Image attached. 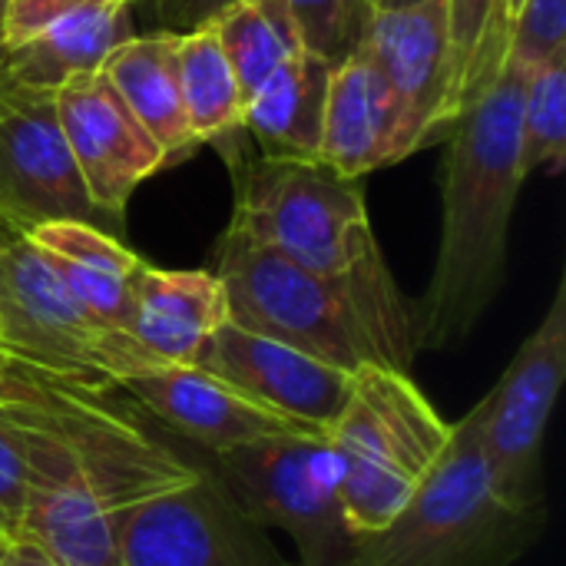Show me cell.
<instances>
[{"instance_id": "836d02e7", "label": "cell", "mask_w": 566, "mask_h": 566, "mask_svg": "<svg viewBox=\"0 0 566 566\" xmlns=\"http://www.w3.org/2000/svg\"><path fill=\"white\" fill-rule=\"evenodd\" d=\"M3 0H0V63H3Z\"/></svg>"}, {"instance_id": "8fae6325", "label": "cell", "mask_w": 566, "mask_h": 566, "mask_svg": "<svg viewBox=\"0 0 566 566\" xmlns=\"http://www.w3.org/2000/svg\"><path fill=\"white\" fill-rule=\"evenodd\" d=\"M46 222L113 226L83 189L53 93L0 73V232L27 235Z\"/></svg>"}, {"instance_id": "83f0119b", "label": "cell", "mask_w": 566, "mask_h": 566, "mask_svg": "<svg viewBox=\"0 0 566 566\" xmlns=\"http://www.w3.org/2000/svg\"><path fill=\"white\" fill-rule=\"evenodd\" d=\"M564 53L566 0H521L507 30V56L534 70Z\"/></svg>"}, {"instance_id": "d6a6232c", "label": "cell", "mask_w": 566, "mask_h": 566, "mask_svg": "<svg viewBox=\"0 0 566 566\" xmlns=\"http://www.w3.org/2000/svg\"><path fill=\"white\" fill-rule=\"evenodd\" d=\"M10 537H13V534H10L7 527H0V560H3V551H7V544H10Z\"/></svg>"}, {"instance_id": "5b68a950", "label": "cell", "mask_w": 566, "mask_h": 566, "mask_svg": "<svg viewBox=\"0 0 566 566\" xmlns=\"http://www.w3.org/2000/svg\"><path fill=\"white\" fill-rule=\"evenodd\" d=\"M229 226L328 279L355 275L385 259L368 222L361 179H345L322 163H245L235 176Z\"/></svg>"}, {"instance_id": "cb8c5ba5", "label": "cell", "mask_w": 566, "mask_h": 566, "mask_svg": "<svg viewBox=\"0 0 566 566\" xmlns=\"http://www.w3.org/2000/svg\"><path fill=\"white\" fill-rule=\"evenodd\" d=\"M176 56L182 109L192 143L199 146L242 129V90L212 27L199 23L192 33H179Z\"/></svg>"}, {"instance_id": "8992f818", "label": "cell", "mask_w": 566, "mask_h": 566, "mask_svg": "<svg viewBox=\"0 0 566 566\" xmlns=\"http://www.w3.org/2000/svg\"><path fill=\"white\" fill-rule=\"evenodd\" d=\"M216 458V481L262 531H285L298 566H348L355 534L345 521L342 461L328 434L292 431Z\"/></svg>"}, {"instance_id": "3957f363", "label": "cell", "mask_w": 566, "mask_h": 566, "mask_svg": "<svg viewBox=\"0 0 566 566\" xmlns=\"http://www.w3.org/2000/svg\"><path fill=\"white\" fill-rule=\"evenodd\" d=\"M544 511L507 504L478 441V405L451 424L438 464L375 534L355 537L348 566H514L544 534Z\"/></svg>"}, {"instance_id": "ba28073f", "label": "cell", "mask_w": 566, "mask_h": 566, "mask_svg": "<svg viewBox=\"0 0 566 566\" xmlns=\"http://www.w3.org/2000/svg\"><path fill=\"white\" fill-rule=\"evenodd\" d=\"M196 471L146 434L40 494L23 511L17 537L66 566H119V531L129 511L192 481Z\"/></svg>"}, {"instance_id": "52a82bcc", "label": "cell", "mask_w": 566, "mask_h": 566, "mask_svg": "<svg viewBox=\"0 0 566 566\" xmlns=\"http://www.w3.org/2000/svg\"><path fill=\"white\" fill-rule=\"evenodd\" d=\"M0 348L96 395L153 368L126 332L99 328L23 239L0 245Z\"/></svg>"}, {"instance_id": "d6986e66", "label": "cell", "mask_w": 566, "mask_h": 566, "mask_svg": "<svg viewBox=\"0 0 566 566\" xmlns=\"http://www.w3.org/2000/svg\"><path fill=\"white\" fill-rule=\"evenodd\" d=\"M318 163L345 179H365L398 163L395 103L365 50L342 60L332 73Z\"/></svg>"}, {"instance_id": "f1b7e54d", "label": "cell", "mask_w": 566, "mask_h": 566, "mask_svg": "<svg viewBox=\"0 0 566 566\" xmlns=\"http://www.w3.org/2000/svg\"><path fill=\"white\" fill-rule=\"evenodd\" d=\"M99 398L96 391L53 375L40 365H30L7 348H0V401L10 405H73V401H90Z\"/></svg>"}, {"instance_id": "6da1fadb", "label": "cell", "mask_w": 566, "mask_h": 566, "mask_svg": "<svg viewBox=\"0 0 566 566\" xmlns=\"http://www.w3.org/2000/svg\"><path fill=\"white\" fill-rule=\"evenodd\" d=\"M527 66L504 56L494 83L448 129L441 169V245L418 302L421 352L468 342L507 279V239L521 186V103Z\"/></svg>"}, {"instance_id": "30bf717a", "label": "cell", "mask_w": 566, "mask_h": 566, "mask_svg": "<svg viewBox=\"0 0 566 566\" xmlns=\"http://www.w3.org/2000/svg\"><path fill=\"white\" fill-rule=\"evenodd\" d=\"M143 438L136 421L99 398L73 405L0 401V527L17 534L23 511L40 494Z\"/></svg>"}, {"instance_id": "e575fe53", "label": "cell", "mask_w": 566, "mask_h": 566, "mask_svg": "<svg viewBox=\"0 0 566 566\" xmlns=\"http://www.w3.org/2000/svg\"><path fill=\"white\" fill-rule=\"evenodd\" d=\"M517 3H521V0H504V10H507V23H511V17H514Z\"/></svg>"}, {"instance_id": "4dcf8cb0", "label": "cell", "mask_w": 566, "mask_h": 566, "mask_svg": "<svg viewBox=\"0 0 566 566\" xmlns=\"http://www.w3.org/2000/svg\"><path fill=\"white\" fill-rule=\"evenodd\" d=\"M0 566H66L60 564V560H53L46 551H40L33 541H27V537H10V544H7V551H3V560Z\"/></svg>"}, {"instance_id": "9a60e30c", "label": "cell", "mask_w": 566, "mask_h": 566, "mask_svg": "<svg viewBox=\"0 0 566 566\" xmlns=\"http://www.w3.org/2000/svg\"><path fill=\"white\" fill-rule=\"evenodd\" d=\"M199 368L232 385L265 411L315 434H328L352 391L348 371L232 322L209 338Z\"/></svg>"}, {"instance_id": "e0dca14e", "label": "cell", "mask_w": 566, "mask_h": 566, "mask_svg": "<svg viewBox=\"0 0 566 566\" xmlns=\"http://www.w3.org/2000/svg\"><path fill=\"white\" fill-rule=\"evenodd\" d=\"M229 322L226 289L212 269L143 265L133 282L126 335L149 365H199L209 338Z\"/></svg>"}, {"instance_id": "d590c367", "label": "cell", "mask_w": 566, "mask_h": 566, "mask_svg": "<svg viewBox=\"0 0 566 566\" xmlns=\"http://www.w3.org/2000/svg\"><path fill=\"white\" fill-rule=\"evenodd\" d=\"M7 239H10V235H7V232H0V245H3V242H7Z\"/></svg>"}, {"instance_id": "484cf974", "label": "cell", "mask_w": 566, "mask_h": 566, "mask_svg": "<svg viewBox=\"0 0 566 566\" xmlns=\"http://www.w3.org/2000/svg\"><path fill=\"white\" fill-rule=\"evenodd\" d=\"M285 7L302 46L332 66L361 50L375 17L371 0H285Z\"/></svg>"}, {"instance_id": "9c48e42d", "label": "cell", "mask_w": 566, "mask_h": 566, "mask_svg": "<svg viewBox=\"0 0 566 566\" xmlns=\"http://www.w3.org/2000/svg\"><path fill=\"white\" fill-rule=\"evenodd\" d=\"M566 375V275L551 308L517 348L501 381L478 401V441L497 494L521 511H544V441Z\"/></svg>"}, {"instance_id": "2e32d148", "label": "cell", "mask_w": 566, "mask_h": 566, "mask_svg": "<svg viewBox=\"0 0 566 566\" xmlns=\"http://www.w3.org/2000/svg\"><path fill=\"white\" fill-rule=\"evenodd\" d=\"M116 388H123L139 408H146L166 428L196 441L209 454H226L262 438L302 431L199 365L143 368L123 378Z\"/></svg>"}, {"instance_id": "7a4b0ae2", "label": "cell", "mask_w": 566, "mask_h": 566, "mask_svg": "<svg viewBox=\"0 0 566 566\" xmlns=\"http://www.w3.org/2000/svg\"><path fill=\"white\" fill-rule=\"evenodd\" d=\"M212 262L232 325L348 375L368 365L411 375L421 352V312L398 289L385 259L355 275L328 279L229 226Z\"/></svg>"}, {"instance_id": "5bb4252c", "label": "cell", "mask_w": 566, "mask_h": 566, "mask_svg": "<svg viewBox=\"0 0 566 566\" xmlns=\"http://www.w3.org/2000/svg\"><path fill=\"white\" fill-rule=\"evenodd\" d=\"M361 50L378 66L395 103L398 163L451 129V46L444 0L375 10Z\"/></svg>"}, {"instance_id": "ffe728a7", "label": "cell", "mask_w": 566, "mask_h": 566, "mask_svg": "<svg viewBox=\"0 0 566 566\" xmlns=\"http://www.w3.org/2000/svg\"><path fill=\"white\" fill-rule=\"evenodd\" d=\"M332 73L328 60L298 50L245 99L242 129L255 136L262 159L318 163Z\"/></svg>"}, {"instance_id": "ac0fdd59", "label": "cell", "mask_w": 566, "mask_h": 566, "mask_svg": "<svg viewBox=\"0 0 566 566\" xmlns=\"http://www.w3.org/2000/svg\"><path fill=\"white\" fill-rule=\"evenodd\" d=\"M56 272L73 302L106 332H126L133 282L143 259L109 229L90 222H46L23 235Z\"/></svg>"}, {"instance_id": "44dd1931", "label": "cell", "mask_w": 566, "mask_h": 566, "mask_svg": "<svg viewBox=\"0 0 566 566\" xmlns=\"http://www.w3.org/2000/svg\"><path fill=\"white\" fill-rule=\"evenodd\" d=\"M129 36H136L129 23V0H96L40 30L27 43L3 50L0 73L23 86L56 93L66 80L96 73Z\"/></svg>"}, {"instance_id": "4fadbf2b", "label": "cell", "mask_w": 566, "mask_h": 566, "mask_svg": "<svg viewBox=\"0 0 566 566\" xmlns=\"http://www.w3.org/2000/svg\"><path fill=\"white\" fill-rule=\"evenodd\" d=\"M53 103L90 202L123 229L133 192L166 166V153L129 113L103 70L66 80L53 93Z\"/></svg>"}, {"instance_id": "4316f807", "label": "cell", "mask_w": 566, "mask_h": 566, "mask_svg": "<svg viewBox=\"0 0 566 566\" xmlns=\"http://www.w3.org/2000/svg\"><path fill=\"white\" fill-rule=\"evenodd\" d=\"M444 7L451 46V119H458V93L474 56L481 53V46L507 40V30H497L507 23V10L504 0H444Z\"/></svg>"}, {"instance_id": "1f68e13d", "label": "cell", "mask_w": 566, "mask_h": 566, "mask_svg": "<svg viewBox=\"0 0 566 566\" xmlns=\"http://www.w3.org/2000/svg\"><path fill=\"white\" fill-rule=\"evenodd\" d=\"M375 10H398V7H415V3H428V0H371Z\"/></svg>"}, {"instance_id": "f546056e", "label": "cell", "mask_w": 566, "mask_h": 566, "mask_svg": "<svg viewBox=\"0 0 566 566\" xmlns=\"http://www.w3.org/2000/svg\"><path fill=\"white\" fill-rule=\"evenodd\" d=\"M90 3L96 0H3V46H20Z\"/></svg>"}, {"instance_id": "7c38bea8", "label": "cell", "mask_w": 566, "mask_h": 566, "mask_svg": "<svg viewBox=\"0 0 566 566\" xmlns=\"http://www.w3.org/2000/svg\"><path fill=\"white\" fill-rule=\"evenodd\" d=\"M119 566H289L212 471L129 511L119 531Z\"/></svg>"}, {"instance_id": "277c9868", "label": "cell", "mask_w": 566, "mask_h": 566, "mask_svg": "<svg viewBox=\"0 0 566 566\" xmlns=\"http://www.w3.org/2000/svg\"><path fill=\"white\" fill-rule=\"evenodd\" d=\"M451 424L411 375L358 368L348 401L328 428L342 461L345 521L355 537L381 531L448 448Z\"/></svg>"}, {"instance_id": "603a6c76", "label": "cell", "mask_w": 566, "mask_h": 566, "mask_svg": "<svg viewBox=\"0 0 566 566\" xmlns=\"http://www.w3.org/2000/svg\"><path fill=\"white\" fill-rule=\"evenodd\" d=\"M219 36L226 60L242 90V103L302 46L285 0H226L219 13L202 20Z\"/></svg>"}, {"instance_id": "7402d4cb", "label": "cell", "mask_w": 566, "mask_h": 566, "mask_svg": "<svg viewBox=\"0 0 566 566\" xmlns=\"http://www.w3.org/2000/svg\"><path fill=\"white\" fill-rule=\"evenodd\" d=\"M179 33L129 36L103 60V76L116 86L129 113L166 153V163L189 153L196 143L186 126L179 90Z\"/></svg>"}, {"instance_id": "d4e9b609", "label": "cell", "mask_w": 566, "mask_h": 566, "mask_svg": "<svg viewBox=\"0 0 566 566\" xmlns=\"http://www.w3.org/2000/svg\"><path fill=\"white\" fill-rule=\"evenodd\" d=\"M566 159V53L527 73L521 103V172H560Z\"/></svg>"}]
</instances>
